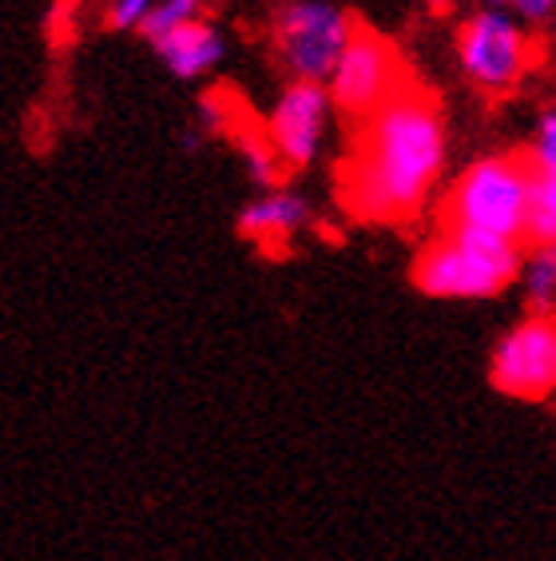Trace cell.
<instances>
[{"mask_svg":"<svg viewBox=\"0 0 556 561\" xmlns=\"http://www.w3.org/2000/svg\"><path fill=\"white\" fill-rule=\"evenodd\" d=\"M445 163V112L429 88L406 84L385 108L358 119L338 168V199L358 224L406 227L438 195Z\"/></svg>","mask_w":556,"mask_h":561,"instance_id":"6da1fadb","label":"cell"},{"mask_svg":"<svg viewBox=\"0 0 556 561\" xmlns=\"http://www.w3.org/2000/svg\"><path fill=\"white\" fill-rule=\"evenodd\" d=\"M524 243L482 236V231H445L426 239L414 255V287L429 299L482 302L517 287Z\"/></svg>","mask_w":556,"mask_h":561,"instance_id":"7a4b0ae2","label":"cell"},{"mask_svg":"<svg viewBox=\"0 0 556 561\" xmlns=\"http://www.w3.org/2000/svg\"><path fill=\"white\" fill-rule=\"evenodd\" d=\"M533 168L521 151H489L465 163L438 207V227L445 231H482V236L524 243Z\"/></svg>","mask_w":556,"mask_h":561,"instance_id":"3957f363","label":"cell"},{"mask_svg":"<svg viewBox=\"0 0 556 561\" xmlns=\"http://www.w3.org/2000/svg\"><path fill=\"white\" fill-rule=\"evenodd\" d=\"M453 60L473 92L501 100L536 68L533 28L505 9H473L453 33Z\"/></svg>","mask_w":556,"mask_h":561,"instance_id":"277c9868","label":"cell"},{"mask_svg":"<svg viewBox=\"0 0 556 561\" xmlns=\"http://www.w3.org/2000/svg\"><path fill=\"white\" fill-rule=\"evenodd\" d=\"M358 24L338 0H290L275 16V56L290 80L326 84Z\"/></svg>","mask_w":556,"mask_h":561,"instance_id":"5b68a950","label":"cell"},{"mask_svg":"<svg viewBox=\"0 0 556 561\" xmlns=\"http://www.w3.org/2000/svg\"><path fill=\"white\" fill-rule=\"evenodd\" d=\"M406 84H414V76H409L406 60L397 53V44L385 41L374 28H358L354 33L338 68L326 80L334 108L343 112L346 119H354V124L374 116L378 108H385Z\"/></svg>","mask_w":556,"mask_h":561,"instance_id":"8992f818","label":"cell"},{"mask_svg":"<svg viewBox=\"0 0 556 561\" xmlns=\"http://www.w3.org/2000/svg\"><path fill=\"white\" fill-rule=\"evenodd\" d=\"M489 382L505 399L545 402L556 394V314H524L493 343Z\"/></svg>","mask_w":556,"mask_h":561,"instance_id":"52a82bcc","label":"cell"},{"mask_svg":"<svg viewBox=\"0 0 556 561\" xmlns=\"http://www.w3.org/2000/svg\"><path fill=\"white\" fill-rule=\"evenodd\" d=\"M334 112L338 108L331 100V88L314 84V80H290L278 92L263 128H267L270 144L287 163V172H306L318 163L326 136H331Z\"/></svg>","mask_w":556,"mask_h":561,"instance_id":"ba28073f","label":"cell"},{"mask_svg":"<svg viewBox=\"0 0 556 561\" xmlns=\"http://www.w3.org/2000/svg\"><path fill=\"white\" fill-rule=\"evenodd\" d=\"M311 219H314V211L306 195L290 192V187H275V192L255 195V199L239 211V236L251 239V243L263 251H278V248H287L299 231H306Z\"/></svg>","mask_w":556,"mask_h":561,"instance_id":"9c48e42d","label":"cell"},{"mask_svg":"<svg viewBox=\"0 0 556 561\" xmlns=\"http://www.w3.org/2000/svg\"><path fill=\"white\" fill-rule=\"evenodd\" d=\"M151 48H155L160 65L175 80H199V76H207L227 56V36L211 21H192L175 28V33L160 36Z\"/></svg>","mask_w":556,"mask_h":561,"instance_id":"30bf717a","label":"cell"},{"mask_svg":"<svg viewBox=\"0 0 556 561\" xmlns=\"http://www.w3.org/2000/svg\"><path fill=\"white\" fill-rule=\"evenodd\" d=\"M231 140H235L239 160H243V172L251 184L263 187V192L282 187V180H287V163H282V156L275 151V144H270L263 124L251 128V124L235 119V124H231Z\"/></svg>","mask_w":556,"mask_h":561,"instance_id":"8fae6325","label":"cell"},{"mask_svg":"<svg viewBox=\"0 0 556 561\" xmlns=\"http://www.w3.org/2000/svg\"><path fill=\"white\" fill-rule=\"evenodd\" d=\"M517 287L524 314H556V248H524Z\"/></svg>","mask_w":556,"mask_h":561,"instance_id":"7c38bea8","label":"cell"},{"mask_svg":"<svg viewBox=\"0 0 556 561\" xmlns=\"http://www.w3.org/2000/svg\"><path fill=\"white\" fill-rule=\"evenodd\" d=\"M556 243V172H533L529 219H524V248H553Z\"/></svg>","mask_w":556,"mask_h":561,"instance_id":"4fadbf2b","label":"cell"},{"mask_svg":"<svg viewBox=\"0 0 556 561\" xmlns=\"http://www.w3.org/2000/svg\"><path fill=\"white\" fill-rule=\"evenodd\" d=\"M192 21H204V0H155L148 16L139 21L136 33L148 44H155L160 36L175 33V28H183V24Z\"/></svg>","mask_w":556,"mask_h":561,"instance_id":"5bb4252c","label":"cell"},{"mask_svg":"<svg viewBox=\"0 0 556 561\" xmlns=\"http://www.w3.org/2000/svg\"><path fill=\"white\" fill-rule=\"evenodd\" d=\"M533 172H556V104L553 108H541L533 124V136L521 151Z\"/></svg>","mask_w":556,"mask_h":561,"instance_id":"9a60e30c","label":"cell"},{"mask_svg":"<svg viewBox=\"0 0 556 561\" xmlns=\"http://www.w3.org/2000/svg\"><path fill=\"white\" fill-rule=\"evenodd\" d=\"M155 0H107V24L112 28H139Z\"/></svg>","mask_w":556,"mask_h":561,"instance_id":"2e32d148","label":"cell"},{"mask_svg":"<svg viewBox=\"0 0 556 561\" xmlns=\"http://www.w3.org/2000/svg\"><path fill=\"white\" fill-rule=\"evenodd\" d=\"M235 124V116H231V108H227V100L219 96V92H207V96H199V128L204 131H223Z\"/></svg>","mask_w":556,"mask_h":561,"instance_id":"e0dca14e","label":"cell"},{"mask_svg":"<svg viewBox=\"0 0 556 561\" xmlns=\"http://www.w3.org/2000/svg\"><path fill=\"white\" fill-rule=\"evenodd\" d=\"M429 12H450L453 9V0H421Z\"/></svg>","mask_w":556,"mask_h":561,"instance_id":"ac0fdd59","label":"cell"},{"mask_svg":"<svg viewBox=\"0 0 556 561\" xmlns=\"http://www.w3.org/2000/svg\"><path fill=\"white\" fill-rule=\"evenodd\" d=\"M477 9H505V0H473Z\"/></svg>","mask_w":556,"mask_h":561,"instance_id":"d6986e66","label":"cell"},{"mask_svg":"<svg viewBox=\"0 0 556 561\" xmlns=\"http://www.w3.org/2000/svg\"><path fill=\"white\" fill-rule=\"evenodd\" d=\"M553 248H556V243H553Z\"/></svg>","mask_w":556,"mask_h":561,"instance_id":"ffe728a7","label":"cell"}]
</instances>
